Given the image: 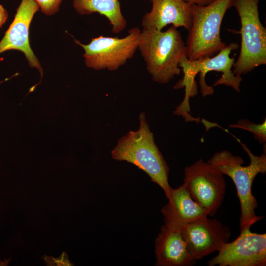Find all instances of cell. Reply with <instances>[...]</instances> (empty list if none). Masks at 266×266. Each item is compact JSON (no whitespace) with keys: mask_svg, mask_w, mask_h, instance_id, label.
Here are the masks:
<instances>
[{"mask_svg":"<svg viewBox=\"0 0 266 266\" xmlns=\"http://www.w3.org/2000/svg\"><path fill=\"white\" fill-rule=\"evenodd\" d=\"M239 45L231 43L212 57H202L190 61L187 58L183 59L179 67L183 72V79L175 85V89L185 87L183 101L176 108L182 114H187L190 111L189 99L197 94V86L195 81L196 75L200 73V85L203 96L212 95L213 87L225 85L232 87L234 90L240 91L241 76H235L232 68L235 62V57H231L232 51L237 49Z\"/></svg>","mask_w":266,"mask_h":266,"instance_id":"1","label":"cell"},{"mask_svg":"<svg viewBox=\"0 0 266 266\" xmlns=\"http://www.w3.org/2000/svg\"><path fill=\"white\" fill-rule=\"evenodd\" d=\"M139 119L138 130L129 131L118 140L111 151L112 157L117 161L132 163L142 170L164 190L168 199L172 189L168 182L169 167L155 143L144 112L140 113Z\"/></svg>","mask_w":266,"mask_h":266,"instance_id":"2","label":"cell"},{"mask_svg":"<svg viewBox=\"0 0 266 266\" xmlns=\"http://www.w3.org/2000/svg\"><path fill=\"white\" fill-rule=\"evenodd\" d=\"M138 50L152 80L167 84L181 73L179 64L187 58V47L177 28L171 26L165 31L141 30Z\"/></svg>","mask_w":266,"mask_h":266,"instance_id":"3","label":"cell"},{"mask_svg":"<svg viewBox=\"0 0 266 266\" xmlns=\"http://www.w3.org/2000/svg\"><path fill=\"white\" fill-rule=\"evenodd\" d=\"M239 142L250 157L248 166H243V159L240 156L233 155L227 150L215 153L208 161L223 175L230 177L235 184L240 204L241 232L250 229L253 225L263 218V216L256 214L258 203L252 194V187L255 177L259 173L264 174L266 172V153L265 151L261 156L255 155L245 144Z\"/></svg>","mask_w":266,"mask_h":266,"instance_id":"4","label":"cell"},{"mask_svg":"<svg viewBox=\"0 0 266 266\" xmlns=\"http://www.w3.org/2000/svg\"><path fill=\"white\" fill-rule=\"evenodd\" d=\"M233 0H216L206 6L192 5V23L186 45L190 61L212 57L226 47L220 36L223 18Z\"/></svg>","mask_w":266,"mask_h":266,"instance_id":"5","label":"cell"},{"mask_svg":"<svg viewBox=\"0 0 266 266\" xmlns=\"http://www.w3.org/2000/svg\"><path fill=\"white\" fill-rule=\"evenodd\" d=\"M259 0H233L232 6L238 13L241 22V48L235 61L233 73L237 76L246 74L255 68L266 64V29L261 22Z\"/></svg>","mask_w":266,"mask_h":266,"instance_id":"6","label":"cell"},{"mask_svg":"<svg viewBox=\"0 0 266 266\" xmlns=\"http://www.w3.org/2000/svg\"><path fill=\"white\" fill-rule=\"evenodd\" d=\"M141 30L138 27L130 29L122 38L100 36L84 44L74 39L84 50L86 66L96 70L114 71L132 59L138 50Z\"/></svg>","mask_w":266,"mask_h":266,"instance_id":"7","label":"cell"},{"mask_svg":"<svg viewBox=\"0 0 266 266\" xmlns=\"http://www.w3.org/2000/svg\"><path fill=\"white\" fill-rule=\"evenodd\" d=\"M183 185L208 216L215 215L222 204L226 187L224 175L217 168L200 159L185 167Z\"/></svg>","mask_w":266,"mask_h":266,"instance_id":"8","label":"cell"},{"mask_svg":"<svg viewBox=\"0 0 266 266\" xmlns=\"http://www.w3.org/2000/svg\"><path fill=\"white\" fill-rule=\"evenodd\" d=\"M174 229L180 232L189 254L195 261L218 251L229 242L231 236L227 226L208 217L183 224Z\"/></svg>","mask_w":266,"mask_h":266,"instance_id":"9","label":"cell"},{"mask_svg":"<svg viewBox=\"0 0 266 266\" xmlns=\"http://www.w3.org/2000/svg\"><path fill=\"white\" fill-rule=\"evenodd\" d=\"M218 252L207 262L209 266H265L266 234L246 229L234 241L224 244Z\"/></svg>","mask_w":266,"mask_h":266,"instance_id":"10","label":"cell"},{"mask_svg":"<svg viewBox=\"0 0 266 266\" xmlns=\"http://www.w3.org/2000/svg\"><path fill=\"white\" fill-rule=\"evenodd\" d=\"M40 8L34 0H22L16 10L14 19L0 42V54L10 50L23 52L30 67L37 69L43 76V70L39 60L29 43V29L31 21Z\"/></svg>","mask_w":266,"mask_h":266,"instance_id":"11","label":"cell"},{"mask_svg":"<svg viewBox=\"0 0 266 266\" xmlns=\"http://www.w3.org/2000/svg\"><path fill=\"white\" fill-rule=\"evenodd\" d=\"M151 10L142 19L143 29L162 30L168 25L188 31L192 23V5L183 0H149Z\"/></svg>","mask_w":266,"mask_h":266,"instance_id":"12","label":"cell"},{"mask_svg":"<svg viewBox=\"0 0 266 266\" xmlns=\"http://www.w3.org/2000/svg\"><path fill=\"white\" fill-rule=\"evenodd\" d=\"M155 246L157 266H191L196 263L188 253L180 232L166 224L161 228Z\"/></svg>","mask_w":266,"mask_h":266,"instance_id":"13","label":"cell"},{"mask_svg":"<svg viewBox=\"0 0 266 266\" xmlns=\"http://www.w3.org/2000/svg\"><path fill=\"white\" fill-rule=\"evenodd\" d=\"M161 212L165 224L173 229L208 216L206 211L192 199L183 185L172 189L168 202Z\"/></svg>","mask_w":266,"mask_h":266,"instance_id":"14","label":"cell"},{"mask_svg":"<svg viewBox=\"0 0 266 266\" xmlns=\"http://www.w3.org/2000/svg\"><path fill=\"white\" fill-rule=\"evenodd\" d=\"M73 7L79 14L98 13L105 16L114 33H119L127 27V22L121 11L119 0H72Z\"/></svg>","mask_w":266,"mask_h":266,"instance_id":"15","label":"cell"},{"mask_svg":"<svg viewBox=\"0 0 266 266\" xmlns=\"http://www.w3.org/2000/svg\"><path fill=\"white\" fill-rule=\"evenodd\" d=\"M229 127L237 128L252 132L255 138L260 143H264L266 141V120L261 124H255L246 119L240 120L236 124H231Z\"/></svg>","mask_w":266,"mask_h":266,"instance_id":"16","label":"cell"},{"mask_svg":"<svg viewBox=\"0 0 266 266\" xmlns=\"http://www.w3.org/2000/svg\"><path fill=\"white\" fill-rule=\"evenodd\" d=\"M39 5L42 12L51 15L57 12L62 0H34Z\"/></svg>","mask_w":266,"mask_h":266,"instance_id":"17","label":"cell"},{"mask_svg":"<svg viewBox=\"0 0 266 266\" xmlns=\"http://www.w3.org/2000/svg\"><path fill=\"white\" fill-rule=\"evenodd\" d=\"M45 261L50 266H71V264L68 260L66 253H63L62 256L57 259L45 257Z\"/></svg>","mask_w":266,"mask_h":266,"instance_id":"18","label":"cell"},{"mask_svg":"<svg viewBox=\"0 0 266 266\" xmlns=\"http://www.w3.org/2000/svg\"><path fill=\"white\" fill-rule=\"evenodd\" d=\"M191 5L206 6L210 4L216 0H183Z\"/></svg>","mask_w":266,"mask_h":266,"instance_id":"19","label":"cell"},{"mask_svg":"<svg viewBox=\"0 0 266 266\" xmlns=\"http://www.w3.org/2000/svg\"><path fill=\"white\" fill-rule=\"evenodd\" d=\"M8 18V13L2 5H0V28L6 22Z\"/></svg>","mask_w":266,"mask_h":266,"instance_id":"20","label":"cell"}]
</instances>
